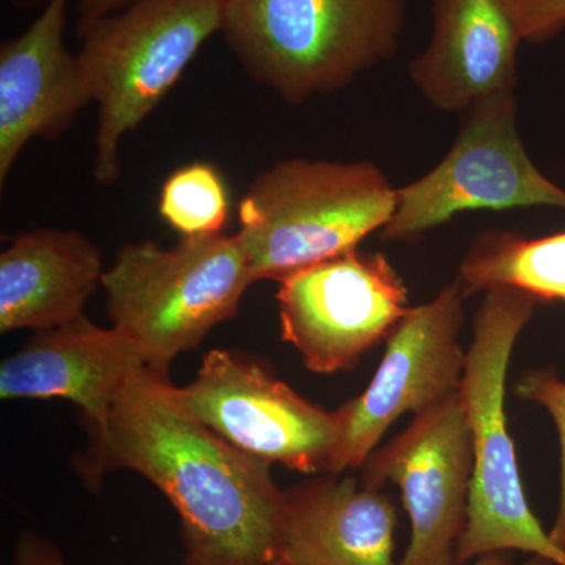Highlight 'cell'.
<instances>
[{
    "label": "cell",
    "mask_w": 565,
    "mask_h": 565,
    "mask_svg": "<svg viewBox=\"0 0 565 565\" xmlns=\"http://www.w3.org/2000/svg\"><path fill=\"white\" fill-rule=\"evenodd\" d=\"M81 473L136 471L180 516L185 565H269L280 557L286 492L270 463L234 448L182 404L170 371L145 366L122 388Z\"/></svg>",
    "instance_id": "6da1fadb"
},
{
    "label": "cell",
    "mask_w": 565,
    "mask_h": 565,
    "mask_svg": "<svg viewBox=\"0 0 565 565\" xmlns=\"http://www.w3.org/2000/svg\"><path fill=\"white\" fill-rule=\"evenodd\" d=\"M405 0H226L222 35L253 81L299 104L399 50Z\"/></svg>",
    "instance_id": "7a4b0ae2"
},
{
    "label": "cell",
    "mask_w": 565,
    "mask_h": 565,
    "mask_svg": "<svg viewBox=\"0 0 565 565\" xmlns=\"http://www.w3.org/2000/svg\"><path fill=\"white\" fill-rule=\"evenodd\" d=\"M535 307L537 302L526 294L494 289L486 292L475 316L459 388L473 433L475 463L457 565L493 552H523L546 564L565 565L564 550L527 504L505 418L509 363Z\"/></svg>",
    "instance_id": "3957f363"
},
{
    "label": "cell",
    "mask_w": 565,
    "mask_h": 565,
    "mask_svg": "<svg viewBox=\"0 0 565 565\" xmlns=\"http://www.w3.org/2000/svg\"><path fill=\"white\" fill-rule=\"evenodd\" d=\"M397 188L370 161L288 159L252 182L237 232L253 281H280L359 248L396 210Z\"/></svg>",
    "instance_id": "277c9868"
},
{
    "label": "cell",
    "mask_w": 565,
    "mask_h": 565,
    "mask_svg": "<svg viewBox=\"0 0 565 565\" xmlns=\"http://www.w3.org/2000/svg\"><path fill=\"white\" fill-rule=\"evenodd\" d=\"M253 282L239 236L222 233L182 237L170 248L126 244L103 275L111 326L159 371L234 318Z\"/></svg>",
    "instance_id": "5b68a950"
},
{
    "label": "cell",
    "mask_w": 565,
    "mask_h": 565,
    "mask_svg": "<svg viewBox=\"0 0 565 565\" xmlns=\"http://www.w3.org/2000/svg\"><path fill=\"white\" fill-rule=\"evenodd\" d=\"M226 0H136L77 32L92 102L98 103L93 177L121 174L120 145L172 90L203 44L222 32Z\"/></svg>",
    "instance_id": "8992f818"
},
{
    "label": "cell",
    "mask_w": 565,
    "mask_h": 565,
    "mask_svg": "<svg viewBox=\"0 0 565 565\" xmlns=\"http://www.w3.org/2000/svg\"><path fill=\"white\" fill-rule=\"evenodd\" d=\"M462 117L448 154L419 180L397 188L396 210L382 239H418L470 211H565L564 189L534 166L520 139L514 92L475 104Z\"/></svg>",
    "instance_id": "52a82bcc"
},
{
    "label": "cell",
    "mask_w": 565,
    "mask_h": 565,
    "mask_svg": "<svg viewBox=\"0 0 565 565\" xmlns=\"http://www.w3.org/2000/svg\"><path fill=\"white\" fill-rule=\"evenodd\" d=\"M178 394L200 422L245 455L302 473L332 471L341 438L338 412L305 399L259 360L212 349Z\"/></svg>",
    "instance_id": "ba28073f"
},
{
    "label": "cell",
    "mask_w": 565,
    "mask_h": 565,
    "mask_svg": "<svg viewBox=\"0 0 565 565\" xmlns=\"http://www.w3.org/2000/svg\"><path fill=\"white\" fill-rule=\"evenodd\" d=\"M278 285L281 340L316 374L355 366L412 308L388 258L359 248L303 267Z\"/></svg>",
    "instance_id": "9c48e42d"
},
{
    "label": "cell",
    "mask_w": 565,
    "mask_h": 565,
    "mask_svg": "<svg viewBox=\"0 0 565 565\" xmlns=\"http://www.w3.org/2000/svg\"><path fill=\"white\" fill-rule=\"evenodd\" d=\"M463 300L460 286L451 282L397 323L371 384L337 411L341 438L330 475L362 468L401 416L422 414L459 392L467 363L459 340Z\"/></svg>",
    "instance_id": "30bf717a"
},
{
    "label": "cell",
    "mask_w": 565,
    "mask_h": 565,
    "mask_svg": "<svg viewBox=\"0 0 565 565\" xmlns=\"http://www.w3.org/2000/svg\"><path fill=\"white\" fill-rule=\"evenodd\" d=\"M473 433L459 392L415 415L363 465L364 484H396L411 519L399 565H457L473 479Z\"/></svg>",
    "instance_id": "8fae6325"
},
{
    "label": "cell",
    "mask_w": 565,
    "mask_h": 565,
    "mask_svg": "<svg viewBox=\"0 0 565 565\" xmlns=\"http://www.w3.org/2000/svg\"><path fill=\"white\" fill-rule=\"evenodd\" d=\"M70 0H47L0 46V184L29 141L57 139L88 103L79 58L63 41Z\"/></svg>",
    "instance_id": "7c38bea8"
},
{
    "label": "cell",
    "mask_w": 565,
    "mask_h": 565,
    "mask_svg": "<svg viewBox=\"0 0 565 565\" xmlns=\"http://www.w3.org/2000/svg\"><path fill=\"white\" fill-rule=\"evenodd\" d=\"M433 17V39L408 74L434 109L463 114L515 90L523 41L515 0H434Z\"/></svg>",
    "instance_id": "4fadbf2b"
},
{
    "label": "cell",
    "mask_w": 565,
    "mask_h": 565,
    "mask_svg": "<svg viewBox=\"0 0 565 565\" xmlns=\"http://www.w3.org/2000/svg\"><path fill=\"white\" fill-rule=\"evenodd\" d=\"M148 366L136 341L121 330L103 329L85 316L35 332L24 348L0 364V397L76 404L93 430L106 424L111 405L129 381Z\"/></svg>",
    "instance_id": "5bb4252c"
},
{
    "label": "cell",
    "mask_w": 565,
    "mask_h": 565,
    "mask_svg": "<svg viewBox=\"0 0 565 565\" xmlns=\"http://www.w3.org/2000/svg\"><path fill=\"white\" fill-rule=\"evenodd\" d=\"M392 498L330 475L286 492L280 557L291 565H399Z\"/></svg>",
    "instance_id": "9a60e30c"
},
{
    "label": "cell",
    "mask_w": 565,
    "mask_h": 565,
    "mask_svg": "<svg viewBox=\"0 0 565 565\" xmlns=\"http://www.w3.org/2000/svg\"><path fill=\"white\" fill-rule=\"evenodd\" d=\"M102 252L84 234L21 233L0 253V332L52 329L84 315L103 288Z\"/></svg>",
    "instance_id": "2e32d148"
},
{
    "label": "cell",
    "mask_w": 565,
    "mask_h": 565,
    "mask_svg": "<svg viewBox=\"0 0 565 565\" xmlns=\"http://www.w3.org/2000/svg\"><path fill=\"white\" fill-rule=\"evenodd\" d=\"M463 296L512 289L535 302L565 303V232L526 239L508 232L476 237L460 264Z\"/></svg>",
    "instance_id": "e0dca14e"
},
{
    "label": "cell",
    "mask_w": 565,
    "mask_h": 565,
    "mask_svg": "<svg viewBox=\"0 0 565 565\" xmlns=\"http://www.w3.org/2000/svg\"><path fill=\"white\" fill-rule=\"evenodd\" d=\"M158 210L182 237L218 234L228 221V189L211 163H189L163 182Z\"/></svg>",
    "instance_id": "ac0fdd59"
},
{
    "label": "cell",
    "mask_w": 565,
    "mask_h": 565,
    "mask_svg": "<svg viewBox=\"0 0 565 565\" xmlns=\"http://www.w3.org/2000/svg\"><path fill=\"white\" fill-rule=\"evenodd\" d=\"M522 399L542 405L555 422L561 448L559 508L550 535L565 552V381L552 370L531 371L515 386Z\"/></svg>",
    "instance_id": "d6986e66"
},
{
    "label": "cell",
    "mask_w": 565,
    "mask_h": 565,
    "mask_svg": "<svg viewBox=\"0 0 565 565\" xmlns=\"http://www.w3.org/2000/svg\"><path fill=\"white\" fill-rule=\"evenodd\" d=\"M523 41L541 43L565 28V0H515Z\"/></svg>",
    "instance_id": "ffe728a7"
},
{
    "label": "cell",
    "mask_w": 565,
    "mask_h": 565,
    "mask_svg": "<svg viewBox=\"0 0 565 565\" xmlns=\"http://www.w3.org/2000/svg\"><path fill=\"white\" fill-rule=\"evenodd\" d=\"M11 565H68L63 559L61 550L46 537L25 530L18 535Z\"/></svg>",
    "instance_id": "44dd1931"
},
{
    "label": "cell",
    "mask_w": 565,
    "mask_h": 565,
    "mask_svg": "<svg viewBox=\"0 0 565 565\" xmlns=\"http://www.w3.org/2000/svg\"><path fill=\"white\" fill-rule=\"evenodd\" d=\"M132 2H136V0H79V3H77L79 21H77L76 32L84 31L92 22L115 13V11H120Z\"/></svg>",
    "instance_id": "7402d4cb"
},
{
    "label": "cell",
    "mask_w": 565,
    "mask_h": 565,
    "mask_svg": "<svg viewBox=\"0 0 565 565\" xmlns=\"http://www.w3.org/2000/svg\"><path fill=\"white\" fill-rule=\"evenodd\" d=\"M512 552H493L476 557L471 565H512Z\"/></svg>",
    "instance_id": "603a6c76"
},
{
    "label": "cell",
    "mask_w": 565,
    "mask_h": 565,
    "mask_svg": "<svg viewBox=\"0 0 565 565\" xmlns=\"http://www.w3.org/2000/svg\"><path fill=\"white\" fill-rule=\"evenodd\" d=\"M14 2H17V6L21 7V9H28V7L35 9V7L44 6L47 0H14Z\"/></svg>",
    "instance_id": "cb8c5ba5"
},
{
    "label": "cell",
    "mask_w": 565,
    "mask_h": 565,
    "mask_svg": "<svg viewBox=\"0 0 565 565\" xmlns=\"http://www.w3.org/2000/svg\"><path fill=\"white\" fill-rule=\"evenodd\" d=\"M269 565H291V564L286 563V561H285V559H281V557H278V559H277V561H274V563H273V564H269Z\"/></svg>",
    "instance_id": "d4e9b609"
}]
</instances>
